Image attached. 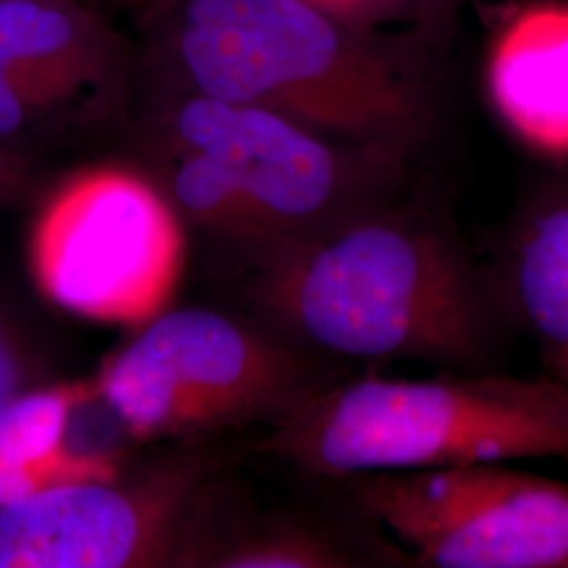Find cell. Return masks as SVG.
<instances>
[{"mask_svg":"<svg viewBox=\"0 0 568 568\" xmlns=\"http://www.w3.org/2000/svg\"><path fill=\"white\" fill-rule=\"evenodd\" d=\"M326 384L316 356L272 328L182 307L140 326L91 386L133 438L159 440L276 424Z\"/></svg>","mask_w":568,"mask_h":568,"instance_id":"277c9868","label":"cell"},{"mask_svg":"<svg viewBox=\"0 0 568 568\" xmlns=\"http://www.w3.org/2000/svg\"><path fill=\"white\" fill-rule=\"evenodd\" d=\"M488 91L523 142L568 156V4H532L506 23L488 60Z\"/></svg>","mask_w":568,"mask_h":568,"instance_id":"9c48e42d","label":"cell"},{"mask_svg":"<svg viewBox=\"0 0 568 568\" xmlns=\"http://www.w3.org/2000/svg\"><path fill=\"white\" fill-rule=\"evenodd\" d=\"M26 187L21 164L0 148V204L11 203Z\"/></svg>","mask_w":568,"mask_h":568,"instance_id":"2e32d148","label":"cell"},{"mask_svg":"<svg viewBox=\"0 0 568 568\" xmlns=\"http://www.w3.org/2000/svg\"><path fill=\"white\" fill-rule=\"evenodd\" d=\"M199 565L222 568H335L349 567L352 556L318 530L278 527L265 532L211 544Z\"/></svg>","mask_w":568,"mask_h":568,"instance_id":"4fadbf2b","label":"cell"},{"mask_svg":"<svg viewBox=\"0 0 568 568\" xmlns=\"http://www.w3.org/2000/svg\"><path fill=\"white\" fill-rule=\"evenodd\" d=\"M42 384L41 361L34 347L20 323L0 304V410Z\"/></svg>","mask_w":568,"mask_h":568,"instance_id":"5bb4252c","label":"cell"},{"mask_svg":"<svg viewBox=\"0 0 568 568\" xmlns=\"http://www.w3.org/2000/svg\"><path fill=\"white\" fill-rule=\"evenodd\" d=\"M53 100L41 84L0 68V140L13 138L26 126L34 108Z\"/></svg>","mask_w":568,"mask_h":568,"instance_id":"9a60e30c","label":"cell"},{"mask_svg":"<svg viewBox=\"0 0 568 568\" xmlns=\"http://www.w3.org/2000/svg\"><path fill=\"white\" fill-rule=\"evenodd\" d=\"M182 53L204 98L264 105L356 138L386 159L432 122L413 84L352 51L337 23L307 0H192Z\"/></svg>","mask_w":568,"mask_h":568,"instance_id":"3957f363","label":"cell"},{"mask_svg":"<svg viewBox=\"0 0 568 568\" xmlns=\"http://www.w3.org/2000/svg\"><path fill=\"white\" fill-rule=\"evenodd\" d=\"M560 382H565V384H567V386H568V377H567V379H560Z\"/></svg>","mask_w":568,"mask_h":568,"instance_id":"ac0fdd59","label":"cell"},{"mask_svg":"<svg viewBox=\"0 0 568 568\" xmlns=\"http://www.w3.org/2000/svg\"><path fill=\"white\" fill-rule=\"evenodd\" d=\"M267 448L316 476L568 462V386L499 375L326 384L278 419Z\"/></svg>","mask_w":568,"mask_h":568,"instance_id":"7a4b0ae2","label":"cell"},{"mask_svg":"<svg viewBox=\"0 0 568 568\" xmlns=\"http://www.w3.org/2000/svg\"><path fill=\"white\" fill-rule=\"evenodd\" d=\"M182 265V230L171 209L145 183L119 173L65 185L30 236V267L42 295L105 325L140 328L156 318Z\"/></svg>","mask_w":568,"mask_h":568,"instance_id":"5b68a950","label":"cell"},{"mask_svg":"<svg viewBox=\"0 0 568 568\" xmlns=\"http://www.w3.org/2000/svg\"><path fill=\"white\" fill-rule=\"evenodd\" d=\"M209 493L194 462L41 490L0 508V568L196 565Z\"/></svg>","mask_w":568,"mask_h":568,"instance_id":"52a82bcc","label":"cell"},{"mask_svg":"<svg viewBox=\"0 0 568 568\" xmlns=\"http://www.w3.org/2000/svg\"><path fill=\"white\" fill-rule=\"evenodd\" d=\"M93 394L84 382L42 384L0 410V508L49 488L121 474L114 455L70 443L74 413Z\"/></svg>","mask_w":568,"mask_h":568,"instance_id":"30bf717a","label":"cell"},{"mask_svg":"<svg viewBox=\"0 0 568 568\" xmlns=\"http://www.w3.org/2000/svg\"><path fill=\"white\" fill-rule=\"evenodd\" d=\"M354 497L419 565L568 568V485L499 464L354 476Z\"/></svg>","mask_w":568,"mask_h":568,"instance_id":"8992f818","label":"cell"},{"mask_svg":"<svg viewBox=\"0 0 568 568\" xmlns=\"http://www.w3.org/2000/svg\"><path fill=\"white\" fill-rule=\"evenodd\" d=\"M175 126L187 150L217 159L234 178L255 230L251 251L371 206L352 163L276 110L199 95Z\"/></svg>","mask_w":568,"mask_h":568,"instance_id":"ba28073f","label":"cell"},{"mask_svg":"<svg viewBox=\"0 0 568 568\" xmlns=\"http://www.w3.org/2000/svg\"><path fill=\"white\" fill-rule=\"evenodd\" d=\"M495 293L537 342L551 377H568V187L537 199L514 225Z\"/></svg>","mask_w":568,"mask_h":568,"instance_id":"8fae6325","label":"cell"},{"mask_svg":"<svg viewBox=\"0 0 568 568\" xmlns=\"http://www.w3.org/2000/svg\"><path fill=\"white\" fill-rule=\"evenodd\" d=\"M310 4H314V7H318L321 11H363V9H368V7H373L377 0H307ZM328 16V13H326Z\"/></svg>","mask_w":568,"mask_h":568,"instance_id":"e0dca14e","label":"cell"},{"mask_svg":"<svg viewBox=\"0 0 568 568\" xmlns=\"http://www.w3.org/2000/svg\"><path fill=\"white\" fill-rule=\"evenodd\" d=\"M251 295L267 328L314 356L476 365L490 286L447 227L366 206L253 248Z\"/></svg>","mask_w":568,"mask_h":568,"instance_id":"6da1fadb","label":"cell"},{"mask_svg":"<svg viewBox=\"0 0 568 568\" xmlns=\"http://www.w3.org/2000/svg\"><path fill=\"white\" fill-rule=\"evenodd\" d=\"M74 34L72 18L49 0H0V68L61 89L58 63Z\"/></svg>","mask_w":568,"mask_h":568,"instance_id":"7c38bea8","label":"cell"}]
</instances>
